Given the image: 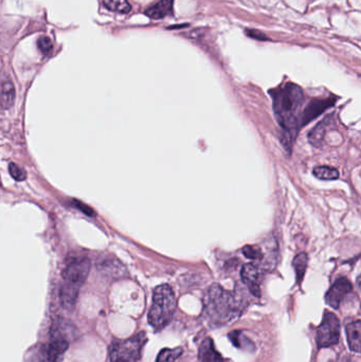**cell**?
Here are the masks:
<instances>
[{"mask_svg":"<svg viewBox=\"0 0 361 362\" xmlns=\"http://www.w3.org/2000/svg\"><path fill=\"white\" fill-rule=\"evenodd\" d=\"M247 35L250 36V37L256 38V40H268L267 36H265L262 32L256 31V30H247Z\"/></svg>","mask_w":361,"mask_h":362,"instance_id":"603a6c76","label":"cell"},{"mask_svg":"<svg viewBox=\"0 0 361 362\" xmlns=\"http://www.w3.org/2000/svg\"><path fill=\"white\" fill-rule=\"evenodd\" d=\"M182 354V349H163L159 353L156 362H175Z\"/></svg>","mask_w":361,"mask_h":362,"instance_id":"d6986e66","label":"cell"},{"mask_svg":"<svg viewBox=\"0 0 361 362\" xmlns=\"http://www.w3.org/2000/svg\"><path fill=\"white\" fill-rule=\"evenodd\" d=\"M8 171H10L11 176H12L15 180L23 181L27 178V173H25L21 168H19L18 165H15L14 163H10V165H8Z\"/></svg>","mask_w":361,"mask_h":362,"instance_id":"7402d4cb","label":"cell"},{"mask_svg":"<svg viewBox=\"0 0 361 362\" xmlns=\"http://www.w3.org/2000/svg\"><path fill=\"white\" fill-rule=\"evenodd\" d=\"M237 302L222 286L212 285L203 299V314L213 325L229 322L237 314Z\"/></svg>","mask_w":361,"mask_h":362,"instance_id":"7a4b0ae2","label":"cell"},{"mask_svg":"<svg viewBox=\"0 0 361 362\" xmlns=\"http://www.w3.org/2000/svg\"><path fill=\"white\" fill-rule=\"evenodd\" d=\"M314 175L321 180H335L339 178V172L334 168L317 167L314 169Z\"/></svg>","mask_w":361,"mask_h":362,"instance_id":"e0dca14e","label":"cell"},{"mask_svg":"<svg viewBox=\"0 0 361 362\" xmlns=\"http://www.w3.org/2000/svg\"><path fill=\"white\" fill-rule=\"evenodd\" d=\"M146 341V333H140L129 339L114 342L110 346V362H137Z\"/></svg>","mask_w":361,"mask_h":362,"instance_id":"5b68a950","label":"cell"},{"mask_svg":"<svg viewBox=\"0 0 361 362\" xmlns=\"http://www.w3.org/2000/svg\"><path fill=\"white\" fill-rule=\"evenodd\" d=\"M341 335V323L332 313L326 312L324 320L318 327L317 344L319 348H330L338 344Z\"/></svg>","mask_w":361,"mask_h":362,"instance_id":"8992f818","label":"cell"},{"mask_svg":"<svg viewBox=\"0 0 361 362\" xmlns=\"http://www.w3.org/2000/svg\"><path fill=\"white\" fill-rule=\"evenodd\" d=\"M103 4L108 10L123 14H126L131 8L127 0H103Z\"/></svg>","mask_w":361,"mask_h":362,"instance_id":"ac0fdd59","label":"cell"},{"mask_svg":"<svg viewBox=\"0 0 361 362\" xmlns=\"http://www.w3.org/2000/svg\"><path fill=\"white\" fill-rule=\"evenodd\" d=\"M271 95L276 118L283 129L282 142L286 148H290L298 134L299 127H301L299 114L304 101L302 89L298 85L288 83L279 88L273 89Z\"/></svg>","mask_w":361,"mask_h":362,"instance_id":"6da1fadb","label":"cell"},{"mask_svg":"<svg viewBox=\"0 0 361 362\" xmlns=\"http://www.w3.org/2000/svg\"><path fill=\"white\" fill-rule=\"evenodd\" d=\"M91 263L87 257L72 261L63 272V283L59 289V300L66 308H72L78 299V291L88 278Z\"/></svg>","mask_w":361,"mask_h":362,"instance_id":"3957f363","label":"cell"},{"mask_svg":"<svg viewBox=\"0 0 361 362\" xmlns=\"http://www.w3.org/2000/svg\"><path fill=\"white\" fill-rule=\"evenodd\" d=\"M243 255H245L247 259H254V261H259V259H262L263 252L261 251V249L256 246H245L243 248Z\"/></svg>","mask_w":361,"mask_h":362,"instance_id":"ffe728a7","label":"cell"},{"mask_svg":"<svg viewBox=\"0 0 361 362\" xmlns=\"http://www.w3.org/2000/svg\"><path fill=\"white\" fill-rule=\"evenodd\" d=\"M15 101L14 85L11 81H4L1 85V106L4 110L12 107Z\"/></svg>","mask_w":361,"mask_h":362,"instance_id":"5bb4252c","label":"cell"},{"mask_svg":"<svg viewBox=\"0 0 361 362\" xmlns=\"http://www.w3.org/2000/svg\"><path fill=\"white\" fill-rule=\"evenodd\" d=\"M347 336L350 349L354 352L361 353V321L348 325Z\"/></svg>","mask_w":361,"mask_h":362,"instance_id":"4fadbf2b","label":"cell"},{"mask_svg":"<svg viewBox=\"0 0 361 362\" xmlns=\"http://www.w3.org/2000/svg\"><path fill=\"white\" fill-rule=\"evenodd\" d=\"M334 103V100H313L311 102V104H309L307 108H305L304 112H303L302 117H301V127L302 125L307 124L309 121L315 119L318 115L324 112L326 108L332 106V104Z\"/></svg>","mask_w":361,"mask_h":362,"instance_id":"30bf717a","label":"cell"},{"mask_svg":"<svg viewBox=\"0 0 361 362\" xmlns=\"http://www.w3.org/2000/svg\"><path fill=\"white\" fill-rule=\"evenodd\" d=\"M260 270L254 264H246L241 272L242 280L247 285L252 295L260 297Z\"/></svg>","mask_w":361,"mask_h":362,"instance_id":"9c48e42d","label":"cell"},{"mask_svg":"<svg viewBox=\"0 0 361 362\" xmlns=\"http://www.w3.org/2000/svg\"><path fill=\"white\" fill-rule=\"evenodd\" d=\"M174 0H160L158 4L150 6L146 11V14L153 19H160L173 14Z\"/></svg>","mask_w":361,"mask_h":362,"instance_id":"7c38bea8","label":"cell"},{"mask_svg":"<svg viewBox=\"0 0 361 362\" xmlns=\"http://www.w3.org/2000/svg\"><path fill=\"white\" fill-rule=\"evenodd\" d=\"M37 47L38 49H40V52H42V54L46 55V57L47 55H50L51 53H52L53 44L52 42H51L50 38L47 37V36H42V37H40V40H38Z\"/></svg>","mask_w":361,"mask_h":362,"instance_id":"44dd1931","label":"cell"},{"mask_svg":"<svg viewBox=\"0 0 361 362\" xmlns=\"http://www.w3.org/2000/svg\"><path fill=\"white\" fill-rule=\"evenodd\" d=\"M199 358L201 362H224L210 338L203 340L199 346Z\"/></svg>","mask_w":361,"mask_h":362,"instance_id":"8fae6325","label":"cell"},{"mask_svg":"<svg viewBox=\"0 0 361 362\" xmlns=\"http://www.w3.org/2000/svg\"><path fill=\"white\" fill-rule=\"evenodd\" d=\"M52 341L40 349V362H61L69 349V342L64 338L52 337Z\"/></svg>","mask_w":361,"mask_h":362,"instance_id":"52a82bcc","label":"cell"},{"mask_svg":"<svg viewBox=\"0 0 361 362\" xmlns=\"http://www.w3.org/2000/svg\"><path fill=\"white\" fill-rule=\"evenodd\" d=\"M99 268L103 270V272H110V274H112V276H120L126 274L124 265L116 259H106L103 263L100 264Z\"/></svg>","mask_w":361,"mask_h":362,"instance_id":"9a60e30c","label":"cell"},{"mask_svg":"<svg viewBox=\"0 0 361 362\" xmlns=\"http://www.w3.org/2000/svg\"><path fill=\"white\" fill-rule=\"evenodd\" d=\"M175 293L169 285H159L153 293V304L148 313V322L155 329H162L167 327L175 314Z\"/></svg>","mask_w":361,"mask_h":362,"instance_id":"277c9868","label":"cell"},{"mask_svg":"<svg viewBox=\"0 0 361 362\" xmlns=\"http://www.w3.org/2000/svg\"><path fill=\"white\" fill-rule=\"evenodd\" d=\"M352 291V284L348 279L341 278L331 287L326 296V301L331 308H338L345 296Z\"/></svg>","mask_w":361,"mask_h":362,"instance_id":"ba28073f","label":"cell"},{"mask_svg":"<svg viewBox=\"0 0 361 362\" xmlns=\"http://www.w3.org/2000/svg\"><path fill=\"white\" fill-rule=\"evenodd\" d=\"M307 263H309V257H307V253H300V255L295 257L294 262H292V266H294L295 270H296L297 281H298L299 284L302 282L303 278H304Z\"/></svg>","mask_w":361,"mask_h":362,"instance_id":"2e32d148","label":"cell"}]
</instances>
